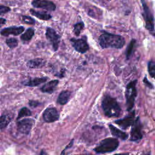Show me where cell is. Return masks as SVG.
Instances as JSON below:
<instances>
[{"label":"cell","mask_w":155,"mask_h":155,"mask_svg":"<svg viewBox=\"0 0 155 155\" xmlns=\"http://www.w3.org/2000/svg\"><path fill=\"white\" fill-rule=\"evenodd\" d=\"M99 42L102 48H120L124 46L125 40L121 36L104 33L99 36Z\"/></svg>","instance_id":"cell-1"},{"label":"cell","mask_w":155,"mask_h":155,"mask_svg":"<svg viewBox=\"0 0 155 155\" xmlns=\"http://www.w3.org/2000/svg\"><path fill=\"white\" fill-rule=\"evenodd\" d=\"M102 107L105 114L108 117H119L122 113L121 108L116 99L110 96L104 97Z\"/></svg>","instance_id":"cell-2"},{"label":"cell","mask_w":155,"mask_h":155,"mask_svg":"<svg viewBox=\"0 0 155 155\" xmlns=\"http://www.w3.org/2000/svg\"><path fill=\"white\" fill-rule=\"evenodd\" d=\"M119 145V141L117 139L109 137L104 139L94 148V151L97 153H104L115 150Z\"/></svg>","instance_id":"cell-3"},{"label":"cell","mask_w":155,"mask_h":155,"mask_svg":"<svg viewBox=\"0 0 155 155\" xmlns=\"http://www.w3.org/2000/svg\"><path fill=\"white\" fill-rule=\"evenodd\" d=\"M137 82V80H134L130 82L127 87V90L125 92V97L127 101V107L128 110H130L134 104L135 97L137 94L136 84Z\"/></svg>","instance_id":"cell-4"},{"label":"cell","mask_w":155,"mask_h":155,"mask_svg":"<svg viewBox=\"0 0 155 155\" xmlns=\"http://www.w3.org/2000/svg\"><path fill=\"white\" fill-rule=\"evenodd\" d=\"M45 36L51 44L53 50L54 51H57L59 46L61 36L56 33V31L53 28L51 27H47L46 28Z\"/></svg>","instance_id":"cell-5"},{"label":"cell","mask_w":155,"mask_h":155,"mask_svg":"<svg viewBox=\"0 0 155 155\" xmlns=\"http://www.w3.org/2000/svg\"><path fill=\"white\" fill-rule=\"evenodd\" d=\"M70 42L72 44L74 48L81 53H85L89 50V45L87 42V38L85 36H83L80 39L71 38Z\"/></svg>","instance_id":"cell-6"},{"label":"cell","mask_w":155,"mask_h":155,"mask_svg":"<svg viewBox=\"0 0 155 155\" xmlns=\"http://www.w3.org/2000/svg\"><path fill=\"white\" fill-rule=\"evenodd\" d=\"M143 9V17L145 21V27L150 31H154V18L153 16L144 0H141Z\"/></svg>","instance_id":"cell-7"},{"label":"cell","mask_w":155,"mask_h":155,"mask_svg":"<svg viewBox=\"0 0 155 155\" xmlns=\"http://www.w3.org/2000/svg\"><path fill=\"white\" fill-rule=\"evenodd\" d=\"M34 120L31 119H24L17 123V129L19 132L24 134H28L33 125Z\"/></svg>","instance_id":"cell-8"},{"label":"cell","mask_w":155,"mask_h":155,"mask_svg":"<svg viewBox=\"0 0 155 155\" xmlns=\"http://www.w3.org/2000/svg\"><path fill=\"white\" fill-rule=\"evenodd\" d=\"M31 5L35 8H43L47 11H54L56 10V5L50 0H33Z\"/></svg>","instance_id":"cell-9"},{"label":"cell","mask_w":155,"mask_h":155,"mask_svg":"<svg viewBox=\"0 0 155 155\" xmlns=\"http://www.w3.org/2000/svg\"><path fill=\"white\" fill-rule=\"evenodd\" d=\"M59 113L55 108H47L43 113V119L47 122H53L59 119Z\"/></svg>","instance_id":"cell-10"},{"label":"cell","mask_w":155,"mask_h":155,"mask_svg":"<svg viewBox=\"0 0 155 155\" xmlns=\"http://www.w3.org/2000/svg\"><path fill=\"white\" fill-rule=\"evenodd\" d=\"M24 31L23 26H10L4 28L0 31V34L4 36H8L9 35L18 36L21 35Z\"/></svg>","instance_id":"cell-11"},{"label":"cell","mask_w":155,"mask_h":155,"mask_svg":"<svg viewBox=\"0 0 155 155\" xmlns=\"http://www.w3.org/2000/svg\"><path fill=\"white\" fill-rule=\"evenodd\" d=\"M133 127L131 131V137L130 139L133 141H136L140 140L142 137L141 124L139 120V118L134 122Z\"/></svg>","instance_id":"cell-12"},{"label":"cell","mask_w":155,"mask_h":155,"mask_svg":"<svg viewBox=\"0 0 155 155\" xmlns=\"http://www.w3.org/2000/svg\"><path fill=\"white\" fill-rule=\"evenodd\" d=\"M134 112L130 113L128 116L124 117V119H119L116 121V124L119 125L123 129H126L128 127L133 125L134 121Z\"/></svg>","instance_id":"cell-13"},{"label":"cell","mask_w":155,"mask_h":155,"mask_svg":"<svg viewBox=\"0 0 155 155\" xmlns=\"http://www.w3.org/2000/svg\"><path fill=\"white\" fill-rule=\"evenodd\" d=\"M58 84H59L58 80H56V79L52 80V81H49L48 82L46 83L45 84H44L41 88V90L43 93L51 94V93H53V91L55 90Z\"/></svg>","instance_id":"cell-14"},{"label":"cell","mask_w":155,"mask_h":155,"mask_svg":"<svg viewBox=\"0 0 155 155\" xmlns=\"http://www.w3.org/2000/svg\"><path fill=\"white\" fill-rule=\"evenodd\" d=\"M48 79L47 77H41V78H34L30 79L28 81L24 82V85L28 87H36L40 84L44 83Z\"/></svg>","instance_id":"cell-15"},{"label":"cell","mask_w":155,"mask_h":155,"mask_svg":"<svg viewBox=\"0 0 155 155\" xmlns=\"http://www.w3.org/2000/svg\"><path fill=\"white\" fill-rule=\"evenodd\" d=\"M30 12L33 16H36L38 19L43 20V21L50 20L52 17L51 15H50L49 13H48L45 12H39V11H36L32 8H31L30 10Z\"/></svg>","instance_id":"cell-16"},{"label":"cell","mask_w":155,"mask_h":155,"mask_svg":"<svg viewBox=\"0 0 155 155\" xmlns=\"http://www.w3.org/2000/svg\"><path fill=\"white\" fill-rule=\"evenodd\" d=\"M45 64V61L42 58H36L28 61L27 65L31 68H38Z\"/></svg>","instance_id":"cell-17"},{"label":"cell","mask_w":155,"mask_h":155,"mask_svg":"<svg viewBox=\"0 0 155 155\" xmlns=\"http://www.w3.org/2000/svg\"><path fill=\"white\" fill-rule=\"evenodd\" d=\"M71 93L68 90H64L59 94L57 102L60 105H64L68 102L70 99Z\"/></svg>","instance_id":"cell-18"},{"label":"cell","mask_w":155,"mask_h":155,"mask_svg":"<svg viewBox=\"0 0 155 155\" xmlns=\"http://www.w3.org/2000/svg\"><path fill=\"white\" fill-rule=\"evenodd\" d=\"M109 128H110L111 134L113 136H114L117 137H119L122 140H125L126 139H127L128 135L125 132L120 130L119 129L117 128L113 125H109Z\"/></svg>","instance_id":"cell-19"},{"label":"cell","mask_w":155,"mask_h":155,"mask_svg":"<svg viewBox=\"0 0 155 155\" xmlns=\"http://www.w3.org/2000/svg\"><path fill=\"white\" fill-rule=\"evenodd\" d=\"M35 34V30L33 28H28L26 31L21 35V39L24 42L29 41L31 39Z\"/></svg>","instance_id":"cell-20"},{"label":"cell","mask_w":155,"mask_h":155,"mask_svg":"<svg viewBox=\"0 0 155 155\" xmlns=\"http://www.w3.org/2000/svg\"><path fill=\"white\" fill-rule=\"evenodd\" d=\"M12 116L9 114H4L0 117V130L5 128L10 123Z\"/></svg>","instance_id":"cell-21"},{"label":"cell","mask_w":155,"mask_h":155,"mask_svg":"<svg viewBox=\"0 0 155 155\" xmlns=\"http://www.w3.org/2000/svg\"><path fill=\"white\" fill-rule=\"evenodd\" d=\"M84 27V24L83 22H77L74 25L73 31L76 36H78L80 35V33H81V31L83 30Z\"/></svg>","instance_id":"cell-22"},{"label":"cell","mask_w":155,"mask_h":155,"mask_svg":"<svg viewBox=\"0 0 155 155\" xmlns=\"http://www.w3.org/2000/svg\"><path fill=\"white\" fill-rule=\"evenodd\" d=\"M5 43L10 48H14L18 45V41L16 38H10L5 40Z\"/></svg>","instance_id":"cell-23"},{"label":"cell","mask_w":155,"mask_h":155,"mask_svg":"<svg viewBox=\"0 0 155 155\" xmlns=\"http://www.w3.org/2000/svg\"><path fill=\"white\" fill-rule=\"evenodd\" d=\"M136 44V40L135 39H132L131 41V42H130L127 50H126V56L127 59H129V58L131 56L133 51V48H134V46Z\"/></svg>","instance_id":"cell-24"},{"label":"cell","mask_w":155,"mask_h":155,"mask_svg":"<svg viewBox=\"0 0 155 155\" xmlns=\"http://www.w3.org/2000/svg\"><path fill=\"white\" fill-rule=\"evenodd\" d=\"M31 114V111L28 108H27V107H23L20 110L17 119H20L21 117H25V116H30Z\"/></svg>","instance_id":"cell-25"},{"label":"cell","mask_w":155,"mask_h":155,"mask_svg":"<svg viewBox=\"0 0 155 155\" xmlns=\"http://www.w3.org/2000/svg\"><path fill=\"white\" fill-rule=\"evenodd\" d=\"M148 70L150 76L155 78V62L150 61L148 64Z\"/></svg>","instance_id":"cell-26"},{"label":"cell","mask_w":155,"mask_h":155,"mask_svg":"<svg viewBox=\"0 0 155 155\" xmlns=\"http://www.w3.org/2000/svg\"><path fill=\"white\" fill-rule=\"evenodd\" d=\"M21 18H22V21L25 23V24H30V25H34L36 22L35 20L29 16H25V15H23L21 16Z\"/></svg>","instance_id":"cell-27"},{"label":"cell","mask_w":155,"mask_h":155,"mask_svg":"<svg viewBox=\"0 0 155 155\" xmlns=\"http://www.w3.org/2000/svg\"><path fill=\"white\" fill-rule=\"evenodd\" d=\"M10 10H11V9L9 7L0 5V15H2V14H5L6 13H8Z\"/></svg>","instance_id":"cell-28"},{"label":"cell","mask_w":155,"mask_h":155,"mask_svg":"<svg viewBox=\"0 0 155 155\" xmlns=\"http://www.w3.org/2000/svg\"><path fill=\"white\" fill-rule=\"evenodd\" d=\"M39 104H40V103L36 101H30L29 102V105L32 107H36L38 105H39Z\"/></svg>","instance_id":"cell-29"},{"label":"cell","mask_w":155,"mask_h":155,"mask_svg":"<svg viewBox=\"0 0 155 155\" xmlns=\"http://www.w3.org/2000/svg\"><path fill=\"white\" fill-rule=\"evenodd\" d=\"M65 69H62V70H61L57 74H55L54 76H56L59 78H62L64 76V74H65Z\"/></svg>","instance_id":"cell-30"},{"label":"cell","mask_w":155,"mask_h":155,"mask_svg":"<svg viewBox=\"0 0 155 155\" xmlns=\"http://www.w3.org/2000/svg\"><path fill=\"white\" fill-rule=\"evenodd\" d=\"M143 82H144V83L145 84V85H147L148 87H150V88H153V85H151V84L150 82H148V81L147 80V79L146 77L143 79Z\"/></svg>","instance_id":"cell-31"},{"label":"cell","mask_w":155,"mask_h":155,"mask_svg":"<svg viewBox=\"0 0 155 155\" xmlns=\"http://www.w3.org/2000/svg\"><path fill=\"white\" fill-rule=\"evenodd\" d=\"M6 22V19L3 18H0V27L4 25Z\"/></svg>","instance_id":"cell-32"},{"label":"cell","mask_w":155,"mask_h":155,"mask_svg":"<svg viewBox=\"0 0 155 155\" xmlns=\"http://www.w3.org/2000/svg\"><path fill=\"white\" fill-rule=\"evenodd\" d=\"M39 155H47L44 151H42L41 153H40V154Z\"/></svg>","instance_id":"cell-33"},{"label":"cell","mask_w":155,"mask_h":155,"mask_svg":"<svg viewBox=\"0 0 155 155\" xmlns=\"http://www.w3.org/2000/svg\"><path fill=\"white\" fill-rule=\"evenodd\" d=\"M114 155H130V154H114Z\"/></svg>","instance_id":"cell-34"}]
</instances>
